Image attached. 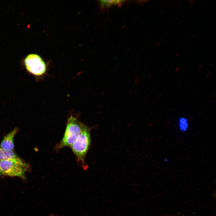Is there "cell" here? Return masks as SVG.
<instances>
[{"label": "cell", "instance_id": "obj_1", "mask_svg": "<svg viewBox=\"0 0 216 216\" xmlns=\"http://www.w3.org/2000/svg\"><path fill=\"white\" fill-rule=\"evenodd\" d=\"M86 125L72 116L68 119L63 137L56 146L57 149L70 147L76 141Z\"/></svg>", "mask_w": 216, "mask_h": 216}, {"label": "cell", "instance_id": "obj_2", "mask_svg": "<svg viewBox=\"0 0 216 216\" xmlns=\"http://www.w3.org/2000/svg\"><path fill=\"white\" fill-rule=\"evenodd\" d=\"M90 130V128L86 126L75 142L70 146L78 161L84 168H87L85 158L91 144Z\"/></svg>", "mask_w": 216, "mask_h": 216}, {"label": "cell", "instance_id": "obj_10", "mask_svg": "<svg viewBox=\"0 0 216 216\" xmlns=\"http://www.w3.org/2000/svg\"><path fill=\"white\" fill-rule=\"evenodd\" d=\"M164 161L165 162H167L168 161V160L167 158H165L164 159Z\"/></svg>", "mask_w": 216, "mask_h": 216}, {"label": "cell", "instance_id": "obj_9", "mask_svg": "<svg viewBox=\"0 0 216 216\" xmlns=\"http://www.w3.org/2000/svg\"><path fill=\"white\" fill-rule=\"evenodd\" d=\"M3 174L2 173V171L0 166V176H3Z\"/></svg>", "mask_w": 216, "mask_h": 216}, {"label": "cell", "instance_id": "obj_8", "mask_svg": "<svg viewBox=\"0 0 216 216\" xmlns=\"http://www.w3.org/2000/svg\"><path fill=\"white\" fill-rule=\"evenodd\" d=\"M189 127V122L188 119L185 117H181L179 119L178 127L180 132H185L188 130Z\"/></svg>", "mask_w": 216, "mask_h": 216}, {"label": "cell", "instance_id": "obj_5", "mask_svg": "<svg viewBox=\"0 0 216 216\" xmlns=\"http://www.w3.org/2000/svg\"><path fill=\"white\" fill-rule=\"evenodd\" d=\"M18 130L17 128H15L5 136L0 143V148L7 150H14V138Z\"/></svg>", "mask_w": 216, "mask_h": 216}, {"label": "cell", "instance_id": "obj_6", "mask_svg": "<svg viewBox=\"0 0 216 216\" xmlns=\"http://www.w3.org/2000/svg\"><path fill=\"white\" fill-rule=\"evenodd\" d=\"M127 1L124 0H100L99 1L100 7L104 10L114 6H120Z\"/></svg>", "mask_w": 216, "mask_h": 216}, {"label": "cell", "instance_id": "obj_3", "mask_svg": "<svg viewBox=\"0 0 216 216\" xmlns=\"http://www.w3.org/2000/svg\"><path fill=\"white\" fill-rule=\"evenodd\" d=\"M3 175L16 176L25 179V173L30 170V165L20 158L0 161Z\"/></svg>", "mask_w": 216, "mask_h": 216}, {"label": "cell", "instance_id": "obj_4", "mask_svg": "<svg viewBox=\"0 0 216 216\" xmlns=\"http://www.w3.org/2000/svg\"><path fill=\"white\" fill-rule=\"evenodd\" d=\"M24 64L27 71L36 76L43 75L46 70L45 62L39 56L36 54H31L27 55L24 59Z\"/></svg>", "mask_w": 216, "mask_h": 216}, {"label": "cell", "instance_id": "obj_7", "mask_svg": "<svg viewBox=\"0 0 216 216\" xmlns=\"http://www.w3.org/2000/svg\"><path fill=\"white\" fill-rule=\"evenodd\" d=\"M20 158L14 150H9L0 148V161Z\"/></svg>", "mask_w": 216, "mask_h": 216}]
</instances>
